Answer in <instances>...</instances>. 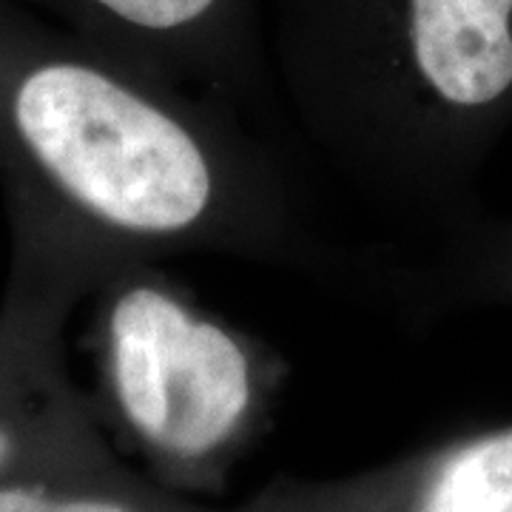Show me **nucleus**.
Masks as SVG:
<instances>
[{"label":"nucleus","instance_id":"nucleus-1","mask_svg":"<svg viewBox=\"0 0 512 512\" xmlns=\"http://www.w3.org/2000/svg\"><path fill=\"white\" fill-rule=\"evenodd\" d=\"M0 316L63 339L131 265L242 259L390 308V245L342 242L291 146L248 114L0 0Z\"/></svg>","mask_w":512,"mask_h":512},{"label":"nucleus","instance_id":"nucleus-2","mask_svg":"<svg viewBox=\"0 0 512 512\" xmlns=\"http://www.w3.org/2000/svg\"><path fill=\"white\" fill-rule=\"evenodd\" d=\"M265 46L293 148L393 248L487 214L478 174L512 128V0H265Z\"/></svg>","mask_w":512,"mask_h":512},{"label":"nucleus","instance_id":"nucleus-3","mask_svg":"<svg viewBox=\"0 0 512 512\" xmlns=\"http://www.w3.org/2000/svg\"><path fill=\"white\" fill-rule=\"evenodd\" d=\"M89 302L100 402L117 430L165 481H217L265 416L274 353L160 265L123 268Z\"/></svg>","mask_w":512,"mask_h":512},{"label":"nucleus","instance_id":"nucleus-4","mask_svg":"<svg viewBox=\"0 0 512 512\" xmlns=\"http://www.w3.org/2000/svg\"><path fill=\"white\" fill-rule=\"evenodd\" d=\"M165 80L211 94L288 146L265 46V0H9Z\"/></svg>","mask_w":512,"mask_h":512},{"label":"nucleus","instance_id":"nucleus-5","mask_svg":"<svg viewBox=\"0 0 512 512\" xmlns=\"http://www.w3.org/2000/svg\"><path fill=\"white\" fill-rule=\"evenodd\" d=\"M117 470L69 379L63 342L0 316V481Z\"/></svg>","mask_w":512,"mask_h":512},{"label":"nucleus","instance_id":"nucleus-6","mask_svg":"<svg viewBox=\"0 0 512 512\" xmlns=\"http://www.w3.org/2000/svg\"><path fill=\"white\" fill-rule=\"evenodd\" d=\"M256 512H512V424L359 484L276 490Z\"/></svg>","mask_w":512,"mask_h":512},{"label":"nucleus","instance_id":"nucleus-7","mask_svg":"<svg viewBox=\"0 0 512 512\" xmlns=\"http://www.w3.org/2000/svg\"><path fill=\"white\" fill-rule=\"evenodd\" d=\"M476 308L512 311V217L484 214L456 237L402 254L393 311L407 322Z\"/></svg>","mask_w":512,"mask_h":512},{"label":"nucleus","instance_id":"nucleus-8","mask_svg":"<svg viewBox=\"0 0 512 512\" xmlns=\"http://www.w3.org/2000/svg\"><path fill=\"white\" fill-rule=\"evenodd\" d=\"M0 512H171L120 473L0 481Z\"/></svg>","mask_w":512,"mask_h":512}]
</instances>
